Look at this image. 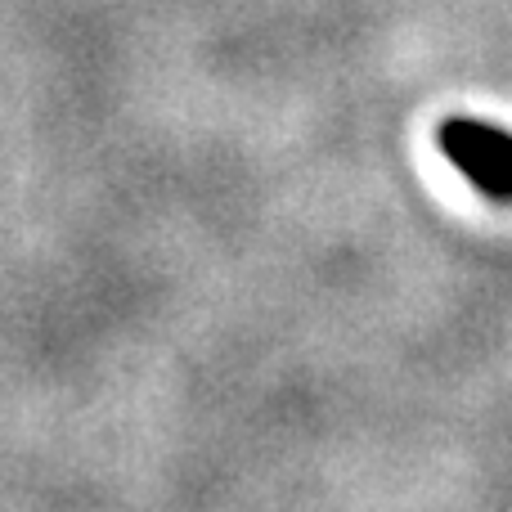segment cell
<instances>
[{"instance_id": "obj_1", "label": "cell", "mask_w": 512, "mask_h": 512, "mask_svg": "<svg viewBox=\"0 0 512 512\" xmlns=\"http://www.w3.org/2000/svg\"><path fill=\"white\" fill-rule=\"evenodd\" d=\"M436 149L481 198L512 203V131L481 117H445L436 126Z\"/></svg>"}]
</instances>
